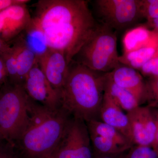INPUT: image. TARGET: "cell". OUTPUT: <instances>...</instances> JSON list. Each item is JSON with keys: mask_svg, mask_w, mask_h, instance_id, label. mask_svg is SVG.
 <instances>
[{"mask_svg": "<svg viewBox=\"0 0 158 158\" xmlns=\"http://www.w3.org/2000/svg\"><path fill=\"white\" fill-rule=\"evenodd\" d=\"M84 0H40L32 20L44 33L50 49L64 54L68 65L99 23Z\"/></svg>", "mask_w": 158, "mask_h": 158, "instance_id": "cell-1", "label": "cell"}, {"mask_svg": "<svg viewBox=\"0 0 158 158\" xmlns=\"http://www.w3.org/2000/svg\"><path fill=\"white\" fill-rule=\"evenodd\" d=\"M30 121L15 148L20 158H47L58 148L73 116L64 108L51 109L29 97Z\"/></svg>", "mask_w": 158, "mask_h": 158, "instance_id": "cell-2", "label": "cell"}, {"mask_svg": "<svg viewBox=\"0 0 158 158\" xmlns=\"http://www.w3.org/2000/svg\"><path fill=\"white\" fill-rule=\"evenodd\" d=\"M106 73L91 70L72 61L61 91V106L74 118L85 122L101 121L100 112Z\"/></svg>", "mask_w": 158, "mask_h": 158, "instance_id": "cell-3", "label": "cell"}, {"mask_svg": "<svg viewBox=\"0 0 158 158\" xmlns=\"http://www.w3.org/2000/svg\"><path fill=\"white\" fill-rule=\"evenodd\" d=\"M29 99L23 85L8 82L0 88V133L14 145L28 125Z\"/></svg>", "mask_w": 158, "mask_h": 158, "instance_id": "cell-4", "label": "cell"}, {"mask_svg": "<svg viewBox=\"0 0 158 158\" xmlns=\"http://www.w3.org/2000/svg\"><path fill=\"white\" fill-rule=\"evenodd\" d=\"M117 41L116 31L99 23L73 61L95 71L111 72L120 63Z\"/></svg>", "mask_w": 158, "mask_h": 158, "instance_id": "cell-5", "label": "cell"}, {"mask_svg": "<svg viewBox=\"0 0 158 158\" xmlns=\"http://www.w3.org/2000/svg\"><path fill=\"white\" fill-rule=\"evenodd\" d=\"M97 21L115 31L133 28L144 18L141 0H95Z\"/></svg>", "mask_w": 158, "mask_h": 158, "instance_id": "cell-6", "label": "cell"}, {"mask_svg": "<svg viewBox=\"0 0 158 158\" xmlns=\"http://www.w3.org/2000/svg\"><path fill=\"white\" fill-rule=\"evenodd\" d=\"M56 158H94L87 123L73 117L56 151Z\"/></svg>", "mask_w": 158, "mask_h": 158, "instance_id": "cell-7", "label": "cell"}, {"mask_svg": "<svg viewBox=\"0 0 158 158\" xmlns=\"http://www.w3.org/2000/svg\"><path fill=\"white\" fill-rule=\"evenodd\" d=\"M28 95L46 107H61V94L52 86L36 63L26 76L23 84Z\"/></svg>", "mask_w": 158, "mask_h": 158, "instance_id": "cell-8", "label": "cell"}, {"mask_svg": "<svg viewBox=\"0 0 158 158\" xmlns=\"http://www.w3.org/2000/svg\"><path fill=\"white\" fill-rule=\"evenodd\" d=\"M32 16L27 4L13 5L0 12V38L8 44L31 23Z\"/></svg>", "mask_w": 158, "mask_h": 158, "instance_id": "cell-9", "label": "cell"}, {"mask_svg": "<svg viewBox=\"0 0 158 158\" xmlns=\"http://www.w3.org/2000/svg\"><path fill=\"white\" fill-rule=\"evenodd\" d=\"M127 114L131 126L134 145L152 147L156 127L151 108L139 106Z\"/></svg>", "mask_w": 158, "mask_h": 158, "instance_id": "cell-10", "label": "cell"}, {"mask_svg": "<svg viewBox=\"0 0 158 158\" xmlns=\"http://www.w3.org/2000/svg\"><path fill=\"white\" fill-rule=\"evenodd\" d=\"M109 73L113 81L132 94L140 106L151 98L147 83L136 69L120 63Z\"/></svg>", "mask_w": 158, "mask_h": 158, "instance_id": "cell-11", "label": "cell"}, {"mask_svg": "<svg viewBox=\"0 0 158 158\" xmlns=\"http://www.w3.org/2000/svg\"><path fill=\"white\" fill-rule=\"evenodd\" d=\"M40 69L53 87L61 94L68 76L69 65L62 52L50 49L37 61Z\"/></svg>", "mask_w": 158, "mask_h": 158, "instance_id": "cell-12", "label": "cell"}, {"mask_svg": "<svg viewBox=\"0 0 158 158\" xmlns=\"http://www.w3.org/2000/svg\"><path fill=\"white\" fill-rule=\"evenodd\" d=\"M100 117L101 121L115 128L133 143L131 126L127 114L116 104L108 94L105 92Z\"/></svg>", "mask_w": 158, "mask_h": 158, "instance_id": "cell-13", "label": "cell"}, {"mask_svg": "<svg viewBox=\"0 0 158 158\" xmlns=\"http://www.w3.org/2000/svg\"><path fill=\"white\" fill-rule=\"evenodd\" d=\"M12 43L11 46L17 62L18 84L23 85L27 75L37 63V58L26 46L19 36Z\"/></svg>", "mask_w": 158, "mask_h": 158, "instance_id": "cell-14", "label": "cell"}, {"mask_svg": "<svg viewBox=\"0 0 158 158\" xmlns=\"http://www.w3.org/2000/svg\"><path fill=\"white\" fill-rule=\"evenodd\" d=\"M150 42L145 46L127 53L123 54L119 57V62L136 70L149 61L158 50V31Z\"/></svg>", "mask_w": 158, "mask_h": 158, "instance_id": "cell-15", "label": "cell"}, {"mask_svg": "<svg viewBox=\"0 0 158 158\" xmlns=\"http://www.w3.org/2000/svg\"><path fill=\"white\" fill-rule=\"evenodd\" d=\"M26 46L36 56L37 61L49 50L44 33L33 21L19 35Z\"/></svg>", "mask_w": 158, "mask_h": 158, "instance_id": "cell-16", "label": "cell"}, {"mask_svg": "<svg viewBox=\"0 0 158 158\" xmlns=\"http://www.w3.org/2000/svg\"><path fill=\"white\" fill-rule=\"evenodd\" d=\"M104 92L108 94L116 104L127 113L140 106L132 94L113 81L109 73L105 76Z\"/></svg>", "mask_w": 158, "mask_h": 158, "instance_id": "cell-17", "label": "cell"}, {"mask_svg": "<svg viewBox=\"0 0 158 158\" xmlns=\"http://www.w3.org/2000/svg\"><path fill=\"white\" fill-rule=\"evenodd\" d=\"M156 30H150L144 26H139L129 30L125 34L123 43V53L137 50L148 44L156 33Z\"/></svg>", "mask_w": 158, "mask_h": 158, "instance_id": "cell-18", "label": "cell"}, {"mask_svg": "<svg viewBox=\"0 0 158 158\" xmlns=\"http://www.w3.org/2000/svg\"><path fill=\"white\" fill-rule=\"evenodd\" d=\"M86 123L89 134L101 136L128 150L134 145L128 138L115 128L101 121L92 120Z\"/></svg>", "mask_w": 158, "mask_h": 158, "instance_id": "cell-19", "label": "cell"}, {"mask_svg": "<svg viewBox=\"0 0 158 158\" xmlns=\"http://www.w3.org/2000/svg\"><path fill=\"white\" fill-rule=\"evenodd\" d=\"M89 135L94 155L118 154L129 150L114 141L101 136Z\"/></svg>", "mask_w": 158, "mask_h": 158, "instance_id": "cell-20", "label": "cell"}, {"mask_svg": "<svg viewBox=\"0 0 158 158\" xmlns=\"http://www.w3.org/2000/svg\"><path fill=\"white\" fill-rule=\"evenodd\" d=\"M0 58L2 60L6 67L8 74V82L14 85H18L17 62L12 47H11L9 51L1 56Z\"/></svg>", "mask_w": 158, "mask_h": 158, "instance_id": "cell-21", "label": "cell"}, {"mask_svg": "<svg viewBox=\"0 0 158 158\" xmlns=\"http://www.w3.org/2000/svg\"><path fill=\"white\" fill-rule=\"evenodd\" d=\"M124 158H158V155L152 147L135 145L125 153Z\"/></svg>", "mask_w": 158, "mask_h": 158, "instance_id": "cell-22", "label": "cell"}, {"mask_svg": "<svg viewBox=\"0 0 158 158\" xmlns=\"http://www.w3.org/2000/svg\"><path fill=\"white\" fill-rule=\"evenodd\" d=\"M141 10L147 22L158 19V0H141Z\"/></svg>", "mask_w": 158, "mask_h": 158, "instance_id": "cell-23", "label": "cell"}, {"mask_svg": "<svg viewBox=\"0 0 158 158\" xmlns=\"http://www.w3.org/2000/svg\"><path fill=\"white\" fill-rule=\"evenodd\" d=\"M141 73L147 76H158V50L153 56L140 69Z\"/></svg>", "mask_w": 158, "mask_h": 158, "instance_id": "cell-24", "label": "cell"}, {"mask_svg": "<svg viewBox=\"0 0 158 158\" xmlns=\"http://www.w3.org/2000/svg\"><path fill=\"white\" fill-rule=\"evenodd\" d=\"M0 158H20L15 146L3 139L0 141Z\"/></svg>", "mask_w": 158, "mask_h": 158, "instance_id": "cell-25", "label": "cell"}, {"mask_svg": "<svg viewBox=\"0 0 158 158\" xmlns=\"http://www.w3.org/2000/svg\"><path fill=\"white\" fill-rule=\"evenodd\" d=\"M151 98L158 104V76L150 77L147 82Z\"/></svg>", "mask_w": 158, "mask_h": 158, "instance_id": "cell-26", "label": "cell"}, {"mask_svg": "<svg viewBox=\"0 0 158 158\" xmlns=\"http://www.w3.org/2000/svg\"><path fill=\"white\" fill-rule=\"evenodd\" d=\"M28 0H0V12L10 6L20 4H27Z\"/></svg>", "mask_w": 158, "mask_h": 158, "instance_id": "cell-27", "label": "cell"}, {"mask_svg": "<svg viewBox=\"0 0 158 158\" xmlns=\"http://www.w3.org/2000/svg\"><path fill=\"white\" fill-rule=\"evenodd\" d=\"M152 113L155 122L156 131L154 140L152 145V148L158 155V110H152Z\"/></svg>", "mask_w": 158, "mask_h": 158, "instance_id": "cell-28", "label": "cell"}, {"mask_svg": "<svg viewBox=\"0 0 158 158\" xmlns=\"http://www.w3.org/2000/svg\"><path fill=\"white\" fill-rule=\"evenodd\" d=\"M8 82V77L6 67L0 58V88Z\"/></svg>", "mask_w": 158, "mask_h": 158, "instance_id": "cell-29", "label": "cell"}, {"mask_svg": "<svg viewBox=\"0 0 158 158\" xmlns=\"http://www.w3.org/2000/svg\"><path fill=\"white\" fill-rule=\"evenodd\" d=\"M11 48V45L3 41L0 38V56Z\"/></svg>", "mask_w": 158, "mask_h": 158, "instance_id": "cell-30", "label": "cell"}, {"mask_svg": "<svg viewBox=\"0 0 158 158\" xmlns=\"http://www.w3.org/2000/svg\"><path fill=\"white\" fill-rule=\"evenodd\" d=\"M125 152L118 154L94 155V158H124Z\"/></svg>", "mask_w": 158, "mask_h": 158, "instance_id": "cell-31", "label": "cell"}, {"mask_svg": "<svg viewBox=\"0 0 158 158\" xmlns=\"http://www.w3.org/2000/svg\"><path fill=\"white\" fill-rule=\"evenodd\" d=\"M148 25L158 31V19L147 22Z\"/></svg>", "mask_w": 158, "mask_h": 158, "instance_id": "cell-32", "label": "cell"}, {"mask_svg": "<svg viewBox=\"0 0 158 158\" xmlns=\"http://www.w3.org/2000/svg\"><path fill=\"white\" fill-rule=\"evenodd\" d=\"M56 150L55 152H54L52 156H50L47 158H56Z\"/></svg>", "mask_w": 158, "mask_h": 158, "instance_id": "cell-33", "label": "cell"}, {"mask_svg": "<svg viewBox=\"0 0 158 158\" xmlns=\"http://www.w3.org/2000/svg\"><path fill=\"white\" fill-rule=\"evenodd\" d=\"M3 139H4V138H3L2 136V135L1 133H0V140H2Z\"/></svg>", "mask_w": 158, "mask_h": 158, "instance_id": "cell-34", "label": "cell"}]
</instances>
